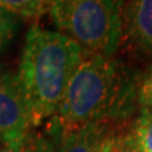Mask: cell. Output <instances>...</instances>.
Instances as JSON below:
<instances>
[{"label": "cell", "mask_w": 152, "mask_h": 152, "mask_svg": "<svg viewBox=\"0 0 152 152\" xmlns=\"http://www.w3.org/2000/svg\"><path fill=\"white\" fill-rule=\"evenodd\" d=\"M137 79L113 56L83 55L55 114V134L102 122L131 121Z\"/></svg>", "instance_id": "obj_1"}, {"label": "cell", "mask_w": 152, "mask_h": 152, "mask_svg": "<svg viewBox=\"0 0 152 152\" xmlns=\"http://www.w3.org/2000/svg\"><path fill=\"white\" fill-rule=\"evenodd\" d=\"M83 55L74 41L58 32L38 26L28 31L17 74L29 105L33 127L55 117Z\"/></svg>", "instance_id": "obj_2"}, {"label": "cell", "mask_w": 152, "mask_h": 152, "mask_svg": "<svg viewBox=\"0 0 152 152\" xmlns=\"http://www.w3.org/2000/svg\"><path fill=\"white\" fill-rule=\"evenodd\" d=\"M124 0H50L57 32L74 41L84 55L113 56L122 43Z\"/></svg>", "instance_id": "obj_3"}, {"label": "cell", "mask_w": 152, "mask_h": 152, "mask_svg": "<svg viewBox=\"0 0 152 152\" xmlns=\"http://www.w3.org/2000/svg\"><path fill=\"white\" fill-rule=\"evenodd\" d=\"M32 128L29 105L18 74H0V145L23 140Z\"/></svg>", "instance_id": "obj_4"}, {"label": "cell", "mask_w": 152, "mask_h": 152, "mask_svg": "<svg viewBox=\"0 0 152 152\" xmlns=\"http://www.w3.org/2000/svg\"><path fill=\"white\" fill-rule=\"evenodd\" d=\"M131 121L93 123L56 136L58 152H121Z\"/></svg>", "instance_id": "obj_5"}, {"label": "cell", "mask_w": 152, "mask_h": 152, "mask_svg": "<svg viewBox=\"0 0 152 152\" xmlns=\"http://www.w3.org/2000/svg\"><path fill=\"white\" fill-rule=\"evenodd\" d=\"M133 51L152 55V0H124L122 42Z\"/></svg>", "instance_id": "obj_6"}, {"label": "cell", "mask_w": 152, "mask_h": 152, "mask_svg": "<svg viewBox=\"0 0 152 152\" xmlns=\"http://www.w3.org/2000/svg\"><path fill=\"white\" fill-rule=\"evenodd\" d=\"M131 134L141 152H152V109L141 108L131 123Z\"/></svg>", "instance_id": "obj_7"}, {"label": "cell", "mask_w": 152, "mask_h": 152, "mask_svg": "<svg viewBox=\"0 0 152 152\" xmlns=\"http://www.w3.org/2000/svg\"><path fill=\"white\" fill-rule=\"evenodd\" d=\"M0 152H55V143L42 133L32 131L20 141L1 145Z\"/></svg>", "instance_id": "obj_8"}, {"label": "cell", "mask_w": 152, "mask_h": 152, "mask_svg": "<svg viewBox=\"0 0 152 152\" xmlns=\"http://www.w3.org/2000/svg\"><path fill=\"white\" fill-rule=\"evenodd\" d=\"M50 0H0V8L14 17L33 19L48 9Z\"/></svg>", "instance_id": "obj_9"}, {"label": "cell", "mask_w": 152, "mask_h": 152, "mask_svg": "<svg viewBox=\"0 0 152 152\" xmlns=\"http://www.w3.org/2000/svg\"><path fill=\"white\" fill-rule=\"evenodd\" d=\"M136 99L140 108L152 109V65L145 71L143 75L137 77Z\"/></svg>", "instance_id": "obj_10"}, {"label": "cell", "mask_w": 152, "mask_h": 152, "mask_svg": "<svg viewBox=\"0 0 152 152\" xmlns=\"http://www.w3.org/2000/svg\"><path fill=\"white\" fill-rule=\"evenodd\" d=\"M17 17L0 8V52L13 38L17 29Z\"/></svg>", "instance_id": "obj_11"}, {"label": "cell", "mask_w": 152, "mask_h": 152, "mask_svg": "<svg viewBox=\"0 0 152 152\" xmlns=\"http://www.w3.org/2000/svg\"><path fill=\"white\" fill-rule=\"evenodd\" d=\"M121 152H141V151L138 150V147L136 146L133 138H132L131 128H129V132H128V136H127V138H126V141H124V145H123Z\"/></svg>", "instance_id": "obj_12"}, {"label": "cell", "mask_w": 152, "mask_h": 152, "mask_svg": "<svg viewBox=\"0 0 152 152\" xmlns=\"http://www.w3.org/2000/svg\"><path fill=\"white\" fill-rule=\"evenodd\" d=\"M0 146H1V145H0Z\"/></svg>", "instance_id": "obj_13"}]
</instances>
